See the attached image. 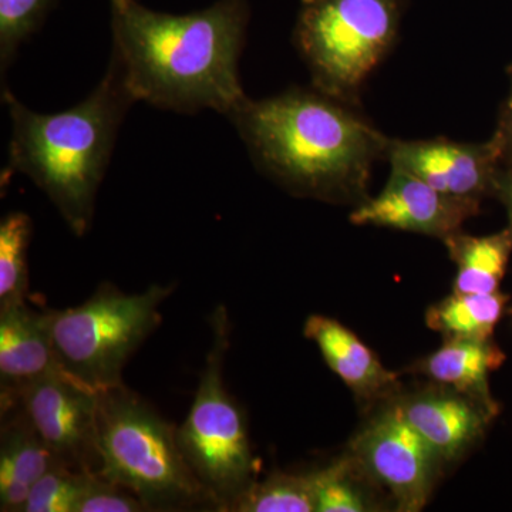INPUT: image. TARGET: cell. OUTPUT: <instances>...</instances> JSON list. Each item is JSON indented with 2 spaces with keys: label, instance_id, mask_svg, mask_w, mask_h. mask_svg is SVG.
<instances>
[{
  "label": "cell",
  "instance_id": "obj_1",
  "mask_svg": "<svg viewBox=\"0 0 512 512\" xmlns=\"http://www.w3.org/2000/svg\"><path fill=\"white\" fill-rule=\"evenodd\" d=\"M113 52L134 101L181 114L231 116L248 99L239 80L247 40V0L171 15L137 0H110Z\"/></svg>",
  "mask_w": 512,
  "mask_h": 512
},
{
  "label": "cell",
  "instance_id": "obj_2",
  "mask_svg": "<svg viewBox=\"0 0 512 512\" xmlns=\"http://www.w3.org/2000/svg\"><path fill=\"white\" fill-rule=\"evenodd\" d=\"M259 171L293 195L362 204L389 137L352 104L312 89L247 99L228 117Z\"/></svg>",
  "mask_w": 512,
  "mask_h": 512
},
{
  "label": "cell",
  "instance_id": "obj_3",
  "mask_svg": "<svg viewBox=\"0 0 512 512\" xmlns=\"http://www.w3.org/2000/svg\"><path fill=\"white\" fill-rule=\"evenodd\" d=\"M2 99L12 120L8 173L29 177L70 231L84 237L92 227L97 192L121 123L136 103L119 67L110 60L103 80L87 99L60 113H36L5 87Z\"/></svg>",
  "mask_w": 512,
  "mask_h": 512
},
{
  "label": "cell",
  "instance_id": "obj_4",
  "mask_svg": "<svg viewBox=\"0 0 512 512\" xmlns=\"http://www.w3.org/2000/svg\"><path fill=\"white\" fill-rule=\"evenodd\" d=\"M97 450V474L136 495L148 511H217L185 461L177 427L124 383L99 392Z\"/></svg>",
  "mask_w": 512,
  "mask_h": 512
},
{
  "label": "cell",
  "instance_id": "obj_5",
  "mask_svg": "<svg viewBox=\"0 0 512 512\" xmlns=\"http://www.w3.org/2000/svg\"><path fill=\"white\" fill-rule=\"evenodd\" d=\"M409 0H301L293 45L313 89L356 104L360 89L392 50Z\"/></svg>",
  "mask_w": 512,
  "mask_h": 512
},
{
  "label": "cell",
  "instance_id": "obj_6",
  "mask_svg": "<svg viewBox=\"0 0 512 512\" xmlns=\"http://www.w3.org/2000/svg\"><path fill=\"white\" fill-rule=\"evenodd\" d=\"M210 325L211 346L190 412L177 427V439L192 474L210 495L217 511L232 512L255 483L258 466L245 414L224 382L231 335L224 305L212 312Z\"/></svg>",
  "mask_w": 512,
  "mask_h": 512
},
{
  "label": "cell",
  "instance_id": "obj_7",
  "mask_svg": "<svg viewBox=\"0 0 512 512\" xmlns=\"http://www.w3.org/2000/svg\"><path fill=\"white\" fill-rule=\"evenodd\" d=\"M175 285L126 293L103 284L80 305L47 309L50 335L63 372L96 392L123 384L131 356L161 322V305Z\"/></svg>",
  "mask_w": 512,
  "mask_h": 512
},
{
  "label": "cell",
  "instance_id": "obj_8",
  "mask_svg": "<svg viewBox=\"0 0 512 512\" xmlns=\"http://www.w3.org/2000/svg\"><path fill=\"white\" fill-rule=\"evenodd\" d=\"M352 456L363 473L389 491L402 512L426 507L443 464L397 402L359 431L352 441Z\"/></svg>",
  "mask_w": 512,
  "mask_h": 512
},
{
  "label": "cell",
  "instance_id": "obj_9",
  "mask_svg": "<svg viewBox=\"0 0 512 512\" xmlns=\"http://www.w3.org/2000/svg\"><path fill=\"white\" fill-rule=\"evenodd\" d=\"M8 406L22 410L60 466L74 473H99V392L62 370L0 403Z\"/></svg>",
  "mask_w": 512,
  "mask_h": 512
},
{
  "label": "cell",
  "instance_id": "obj_10",
  "mask_svg": "<svg viewBox=\"0 0 512 512\" xmlns=\"http://www.w3.org/2000/svg\"><path fill=\"white\" fill-rule=\"evenodd\" d=\"M386 160L444 194L483 201L494 197L503 167L493 137L484 143H460L447 138L399 140L389 138Z\"/></svg>",
  "mask_w": 512,
  "mask_h": 512
},
{
  "label": "cell",
  "instance_id": "obj_11",
  "mask_svg": "<svg viewBox=\"0 0 512 512\" xmlns=\"http://www.w3.org/2000/svg\"><path fill=\"white\" fill-rule=\"evenodd\" d=\"M480 208L481 201L444 194L392 167L383 190L356 205L349 220L359 227L392 228L444 241L461 231L464 222L476 217Z\"/></svg>",
  "mask_w": 512,
  "mask_h": 512
},
{
  "label": "cell",
  "instance_id": "obj_12",
  "mask_svg": "<svg viewBox=\"0 0 512 512\" xmlns=\"http://www.w3.org/2000/svg\"><path fill=\"white\" fill-rule=\"evenodd\" d=\"M403 416L426 440L443 464L454 463L483 439L498 413L444 387L404 397Z\"/></svg>",
  "mask_w": 512,
  "mask_h": 512
},
{
  "label": "cell",
  "instance_id": "obj_13",
  "mask_svg": "<svg viewBox=\"0 0 512 512\" xmlns=\"http://www.w3.org/2000/svg\"><path fill=\"white\" fill-rule=\"evenodd\" d=\"M62 370L47 311H36L28 302L0 309V403Z\"/></svg>",
  "mask_w": 512,
  "mask_h": 512
},
{
  "label": "cell",
  "instance_id": "obj_14",
  "mask_svg": "<svg viewBox=\"0 0 512 512\" xmlns=\"http://www.w3.org/2000/svg\"><path fill=\"white\" fill-rule=\"evenodd\" d=\"M303 335L318 346L326 365L363 402L384 399L399 387V375L384 367L375 352L339 320L309 316Z\"/></svg>",
  "mask_w": 512,
  "mask_h": 512
},
{
  "label": "cell",
  "instance_id": "obj_15",
  "mask_svg": "<svg viewBox=\"0 0 512 512\" xmlns=\"http://www.w3.org/2000/svg\"><path fill=\"white\" fill-rule=\"evenodd\" d=\"M0 510L22 512L33 485L60 466L18 406L0 407Z\"/></svg>",
  "mask_w": 512,
  "mask_h": 512
},
{
  "label": "cell",
  "instance_id": "obj_16",
  "mask_svg": "<svg viewBox=\"0 0 512 512\" xmlns=\"http://www.w3.org/2000/svg\"><path fill=\"white\" fill-rule=\"evenodd\" d=\"M505 359L491 339H446L440 349L414 363L412 372L500 413L491 394L490 376Z\"/></svg>",
  "mask_w": 512,
  "mask_h": 512
},
{
  "label": "cell",
  "instance_id": "obj_17",
  "mask_svg": "<svg viewBox=\"0 0 512 512\" xmlns=\"http://www.w3.org/2000/svg\"><path fill=\"white\" fill-rule=\"evenodd\" d=\"M448 255L456 264L454 291L494 293L500 291L512 255V228L474 237L458 231L444 239Z\"/></svg>",
  "mask_w": 512,
  "mask_h": 512
},
{
  "label": "cell",
  "instance_id": "obj_18",
  "mask_svg": "<svg viewBox=\"0 0 512 512\" xmlns=\"http://www.w3.org/2000/svg\"><path fill=\"white\" fill-rule=\"evenodd\" d=\"M510 296L503 292L458 293L430 306L426 325L446 339L490 340L507 311Z\"/></svg>",
  "mask_w": 512,
  "mask_h": 512
},
{
  "label": "cell",
  "instance_id": "obj_19",
  "mask_svg": "<svg viewBox=\"0 0 512 512\" xmlns=\"http://www.w3.org/2000/svg\"><path fill=\"white\" fill-rule=\"evenodd\" d=\"M32 232V220L25 212H9L0 221V309L28 302Z\"/></svg>",
  "mask_w": 512,
  "mask_h": 512
},
{
  "label": "cell",
  "instance_id": "obj_20",
  "mask_svg": "<svg viewBox=\"0 0 512 512\" xmlns=\"http://www.w3.org/2000/svg\"><path fill=\"white\" fill-rule=\"evenodd\" d=\"M232 512H316V470L255 480Z\"/></svg>",
  "mask_w": 512,
  "mask_h": 512
},
{
  "label": "cell",
  "instance_id": "obj_21",
  "mask_svg": "<svg viewBox=\"0 0 512 512\" xmlns=\"http://www.w3.org/2000/svg\"><path fill=\"white\" fill-rule=\"evenodd\" d=\"M355 457L339 458L316 470V512L373 511L365 491L355 478Z\"/></svg>",
  "mask_w": 512,
  "mask_h": 512
},
{
  "label": "cell",
  "instance_id": "obj_22",
  "mask_svg": "<svg viewBox=\"0 0 512 512\" xmlns=\"http://www.w3.org/2000/svg\"><path fill=\"white\" fill-rule=\"evenodd\" d=\"M57 0H0V70L2 76L20 46L42 28Z\"/></svg>",
  "mask_w": 512,
  "mask_h": 512
},
{
  "label": "cell",
  "instance_id": "obj_23",
  "mask_svg": "<svg viewBox=\"0 0 512 512\" xmlns=\"http://www.w3.org/2000/svg\"><path fill=\"white\" fill-rule=\"evenodd\" d=\"M87 474L50 470L33 485L22 512H76Z\"/></svg>",
  "mask_w": 512,
  "mask_h": 512
},
{
  "label": "cell",
  "instance_id": "obj_24",
  "mask_svg": "<svg viewBox=\"0 0 512 512\" xmlns=\"http://www.w3.org/2000/svg\"><path fill=\"white\" fill-rule=\"evenodd\" d=\"M147 507L126 488L111 483L100 474L86 476L76 512H146Z\"/></svg>",
  "mask_w": 512,
  "mask_h": 512
},
{
  "label": "cell",
  "instance_id": "obj_25",
  "mask_svg": "<svg viewBox=\"0 0 512 512\" xmlns=\"http://www.w3.org/2000/svg\"><path fill=\"white\" fill-rule=\"evenodd\" d=\"M500 147L501 157L504 165L512 164V83L510 93L507 99L501 104L500 114H498L497 127L493 136Z\"/></svg>",
  "mask_w": 512,
  "mask_h": 512
},
{
  "label": "cell",
  "instance_id": "obj_26",
  "mask_svg": "<svg viewBox=\"0 0 512 512\" xmlns=\"http://www.w3.org/2000/svg\"><path fill=\"white\" fill-rule=\"evenodd\" d=\"M494 197L504 205L512 228V164L503 165L495 181Z\"/></svg>",
  "mask_w": 512,
  "mask_h": 512
},
{
  "label": "cell",
  "instance_id": "obj_27",
  "mask_svg": "<svg viewBox=\"0 0 512 512\" xmlns=\"http://www.w3.org/2000/svg\"><path fill=\"white\" fill-rule=\"evenodd\" d=\"M507 313H510V315L512 316V308L508 309Z\"/></svg>",
  "mask_w": 512,
  "mask_h": 512
}]
</instances>
